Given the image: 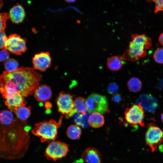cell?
I'll return each instance as SVG.
<instances>
[{
    "label": "cell",
    "instance_id": "6da1fadb",
    "mask_svg": "<svg viewBox=\"0 0 163 163\" xmlns=\"http://www.w3.org/2000/svg\"><path fill=\"white\" fill-rule=\"evenodd\" d=\"M41 79L40 74L31 68L4 71L0 75V92L5 100L15 93L27 97L34 94Z\"/></svg>",
    "mask_w": 163,
    "mask_h": 163
},
{
    "label": "cell",
    "instance_id": "7a4b0ae2",
    "mask_svg": "<svg viewBox=\"0 0 163 163\" xmlns=\"http://www.w3.org/2000/svg\"><path fill=\"white\" fill-rule=\"evenodd\" d=\"M28 132V129L14 125L0 126V158L6 160L22 158L29 146Z\"/></svg>",
    "mask_w": 163,
    "mask_h": 163
},
{
    "label": "cell",
    "instance_id": "3957f363",
    "mask_svg": "<svg viewBox=\"0 0 163 163\" xmlns=\"http://www.w3.org/2000/svg\"><path fill=\"white\" fill-rule=\"evenodd\" d=\"M132 41L128 49L123 53L126 61L135 62L145 57L146 51L152 45L151 38L143 34H134L131 35Z\"/></svg>",
    "mask_w": 163,
    "mask_h": 163
},
{
    "label": "cell",
    "instance_id": "277c9868",
    "mask_svg": "<svg viewBox=\"0 0 163 163\" xmlns=\"http://www.w3.org/2000/svg\"><path fill=\"white\" fill-rule=\"evenodd\" d=\"M62 118H60L58 122L51 120L37 123L32 132L34 135L40 138L42 142L55 140L58 137V129L61 126Z\"/></svg>",
    "mask_w": 163,
    "mask_h": 163
},
{
    "label": "cell",
    "instance_id": "5b68a950",
    "mask_svg": "<svg viewBox=\"0 0 163 163\" xmlns=\"http://www.w3.org/2000/svg\"><path fill=\"white\" fill-rule=\"evenodd\" d=\"M87 111L90 113L104 114L109 112L108 101L105 96L92 93L86 99Z\"/></svg>",
    "mask_w": 163,
    "mask_h": 163
},
{
    "label": "cell",
    "instance_id": "8992f818",
    "mask_svg": "<svg viewBox=\"0 0 163 163\" xmlns=\"http://www.w3.org/2000/svg\"><path fill=\"white\" fill-rule=\"evenodd\" d=\"M69 151L67 144L59 141L54 140L48 145L44 155L48 160L56 161L66 156Z\"/></svg>",
    "mask_w": 163,
    "mask_h": 163
},
{
    "label": "cell",
    "instance_id": "52a82bcc",
    "mask_svg": "<svg viewBox=\"0 0 163 163\" xmlns=\"http://www.w3.org/2000/svg\"><path fill=\"white\" fill-rule=\"evenodd\" d=\"M145 134L146 144L152 152L156 151L158 146L163 142V130L153 123L148 124Z\"/></svg>",
    "mask_w": 163,
    "mask_h": 163
},
{
    "label": "cell",
    "instance_id": "ba28073f",
    "mask_svg": "<svg viewBox=\"0 0 163 163\" xmlns=\"http://www.w3.org/2000/svg\"><path fill=\"white\" fill-rule=\"evenodd\" d=\"M73 98V95L70 93L62 91L56 100L58 111L67 118L72 117L76 112Z\"/></svg>",
    "mask_w": 163,
    "mask_h": 163
},
{
    "label": "cell",
    "instance_id": "9c48e42d",
    "mask_svg": "<svg viewBox=\"0 0 163 163\" xmlns=\"http://www.w3.org/2000/svg\"><path fill=\"white\" fill-rule=\"evenodd\" d=\"M3 49L12 54L21 55L27 50L26 40L18 35L12 34L8 37Z\"/></svg>",
    "mask_w": 163,
    "mask_h": 163
},
{
    "label": "cell",
    "instance_id": "30bf717a",
    "mask_svg": "<svg viewBox=\"0 0 163 163\" xmlns=\"http://www.w3.org/2000/svg\"><path fill=\"white\" fill-rule=\"evenodd\" d=\"M125 117L127 122L131 126L137 125L142 126H145L144 110L139 104H134L130 107L127 108L125 111Z\"/></svg>",
    "mask_w": 163,
    "mask_h": 163
},
{
    "label": "cell",
    "instance_id": "8fae6325",
    "mask_svg": "<svg viewBox=\"0 0 163 163\" xmlns=\"http://www.w3.org/2000/svg\"><path fill=\"white\" fill-rule=\"evenodd\" d=\"M52 59L48 52H41L35 54L32 62L34 69L41 72L46 71L51 64Z\"/></svg>",
    "mask_w": 163,
    "mask_h": 163
},
{
    "label": "cell",
    "instance_id": "7c38bea8",
    "mask_svg": "<svg viewBox=\"0 0 163 163\" xmlns=\"http://www.w3.org/2000/svg\"><path fill=\"white\" fill-rule=\"evenodd\" d=\"M136 102L144 110L150 113L154 112L158 106L156 98L149 94H141L137 99Z\"/></svg>",
    "mask_w": 163,
    "mask_h": 163
},
{
    "label": "cell",
    "instance_id": "4fadbf2b",
    "mask_svg": "<svg viewBox=\"0 0 163 163\" xmlns=\"http://www.w3.org/2000/svg\"><path fill=\"white\" fill-rule=\"evenodd\" d=\"M9 19L12 22L19 24L23 22L26 16V12L22 5L17 3L9 10Z\"/></svg>",
    "mask_w": 163,
    "mask_h": 163
},
{
    "label": "cell",
    "instance_id": "5bb4252c",
    "mask_svg": "<svg viewBox=\"0 0 163 163\" xmlns=\"http://www.w3.org/2000/svg\"><path fill=\"white\" fill-rule=\"evenodd\" d=\"M82 158L84 163H101L102 160L100 152L92 147H88L84 151Z\"/></svg>",
    "mask_w": 163,
    "mask_h": 163
},
{
    "label": "cell",
    "instance_id": "9a60e30c",
    "mask_svg": "<svg viewBox=\"0 0 163 163\" xmlns=\"http://www.w3.org/2000/svg\"><path fill=\"white\" fill-rule=\"evenodd\" d=\"M26 103L24 97L17 93L13 94L5 101V105L12 112L19 107L25 106Z\"/></svg>",
    "mask_w": 163,
    "mask_h": 163
},
{
    "label": "cell",
    "instance_id": "2e32d148",
    "mask_svg": "<svg viewBox=\"0 0 163 163\" xmlns=\"http://www.w3.org/2000/svg\"><path fill=\"white\" fill-rule=\"evenodd\" d=\"M34 94L37 101L44 103L48 101L51 98L52 93L51 88L49 86L41 85L36 88Z\"/></svg>",
    "mask_w": 163,
    "mask_h": 163
},
{
    "label": "cell",
    "instance_id": "e0dca14e",
    "mask_svg": "<svg viewBox=\"0 0 163 163\" xmlns=\"http://www.w3.org/2000/svg\"><path fill=\"white\" fill-rule=\"evenodd\" d=\"M125 61L123 54L113 56L108 58L107 62V66L110 70L117 71L120 70L123 66Z\"/></svg>",
    "mask_w": 163,
    "mask_h": 163
},
{
    "label": "cell",
    "instance_id": "ac0fdd59",
    "mask_svg": "<svg viewBox=\"0 0 163 163\" xmlns=\"http://www.w3.org/2000/svg\"><path fill=\"white\" fill-rule=\"evenodd\" d=\"M14 116L10 110H3L0 112V123L2 126L5 127L11 126L14 124Z\"/></svg>",
    "mask_w": 163,
    "mask_h": 163
},
{
    "label": "cell",
    "instance_id": "d6986e66",
    "mask_svg": "<svg viewBox=\"0 0 163 163\" xmlns=\"http://www.w3.org/2000/svg\"><path fill=\"white\" fill-rule=\"evenodd\" d=\"M89 124L94 128H99L104 124L105 121L104 116L97 113H94L89 116L88 119Z\"/></svg>",
    "mask_w": 163,
    "mask_h": 163
},
{
    "label": "cell",
    "instance_id": "ffe728a7",
    "mask_svg": "<svg viewBox=\"0 0 163 163\" xmlns=\"http://www.w3.org/2000/svg\"><path fill=\"white\" fill-rule=\"evenodd\" d=\"M86 100L84 97H78L74 101V108L76 112L83 115L86 114L87 111Z\"/></svg>",
    "mask_w": 163,
    "mask_h": 163
},
{
    "label": "cell",
    "instance_id": "44dd1931",
    "mask_svg": "<svg viewBox=\"0 0 163 163\" xmlns=\"http://www.w3.org/2000/svg\"><path fill=\"white\" fill-rule=\"evenodd\" d=\"M127 86L130 91L136 93L139 92L141 89L142 83L138 78L133 77L128 80L127 82Z\"/></svg>",
    "mask_w": 163,
    "mask_h": 163
},
{
    "label": "cell",
    "instance_id": "7402d4cb",
    "mask_svg": "<svg viewBox=\"0 0 163 163\" xmlns=\"http://www.w3.org/2000/svg\"><path fill=\"white\" fill-rule=\"evenodd\" d=\"M82 130L80 128L76 125L69 126L66 130V134L68 138L72 140L79 139L81 136Z\"/></svg>",
    "mask_w": 163,
    "mask_h": 163
},
{
    "label": "cell",
    "instance_id": "603a6c76",
    "mask_svg": "<svg viewBox=\"0 0 163 163\" xmlns=\"http://www.w3.org/2000/svg\"><path fill=\"white\" fill-rule=\"evenodd\" d=\"M13 112L15 113L19 119L24 121L26 120L30 117V107L24 106L17 108Z\"/></svg>",
    "mask_w": 163,
    "mask_h": 163
},
{
    "label": "cell",
    "instance_id": "cb8c5ba5",
    "mask_svg": "<svg viewBox=\"0 0 163 163\" xmlns=\"http://www.w3.org/2000/svg\"><path fill=\"white\" fill-rule=\"evenodd\" d=\"M19 63L18 62L14 59H10L7 60L4 64V67L6 71L12 72L18 69Z\"/></svg>",
    "mask_w": 163,
    "mask_h": 163
},
{
    "label": "cell",
    "instance_id": "d4e9b609",
    "mask_svg": "<svg viewBox=\"0 0 163 163\" xmlns=\"http://www.w3.org/2000/svg\"><path fill=\"white\" fill-rule=\"evenodd\" d=\"M153 56L155 62L159 64H163V48L157 49L154 53Z\"/></svg>",
    "mask_w": 163,
    "mask_h": 163
},
{
    "label": "cell",
    "instance_id": "484cf974",
    "mask_svg": "<svg viewBox=\"0 0 163 163\" xmlns=\"http://www.w3.org/2000/svg\"><path fill=\"white\" fill-rule=\"evenodd\" d=\"M9 19L8 13L6 12L0 13V31L4 30L6 27V23Z\"/></svg>",
    "mask_w": 163,
    "mask_h": 163
},
{
    "label": "cell",
    "instance_id": "4316f807",
    "mask_svg": "<svg viewBox=\"0 0 163 163\" xmlns=\"http://www.w3.org/2000/svg\"><path fill=\"white\" fill-rule=\"evenodd\" d=\"M7 38L5 31H0V49H3Z\"/></svg>",
    "mask_w": 163,
    "mask_h": 163
},
{
    "label": "cell",
    "instance_id": "83f0119b",
    "mask_svg": "<svg viewBox=\"0 0 163 163\" xmlns=\"http://www.w3.org/2000/svg\"><path fill=\"white\" fill-rule=\"evenodd\" d=\"M155 3V13L159 11H163V0H152Z\"/></svg>",
    "mask_w": 163,
    "mask_h": 163
},
{
    "label": "cell",
    "instance_id": "f1b7e54d",
    "mask_svg": "<svg viewBox=\"0 0 163 163\" xmlns=\"http://www.w3.org/2000/svg\"><path fill=\"white\" fill-rule=\"evenodd\" d=\"M119 87L118 85L114 83L109 84L107 87V91L110 94H113L116 93L118 90Z\"/></svg>",
    "mask_w": 163,
    "mask_h": 163
},
{
    "label": "cell",
    "instance_id": "f546056e",
    "mask_svg": "<svg viewBox=\"0 0 163 163\" xmlns=\"http://www.w3.org/2000/svg\"><path fill=\"white\" fill-rule=\"evenodd\" d=\"M9 53L3 49L0 51V62L7 60L9 57Z\"/></svg>",
    "mask_w": 163,
    "mask_h": 163
},
{
    "label": "cell",
    "instance_id": "4dcf8cb0",
    "mask_svg": "<svg viewBox=\"0 0 163 163\" xmlns=\"http://www.w3.org/2000/svg\"><path fill=\"white\" fill-rule=\"evenodd\" d=\"M121 100V96L118 94H114L112 97V100L115 103H119Z\"/></svg>",
    "mask_w": 163,
    "mask_h": 163
},
{
    "label": "cell",
    "instance_id": "1f68e13d",
    "mask_svg": "<svg viewBox=\"0 0 163 163\" xmlns=\"http://www.w3.org/2000/svg\"><path fill=\"white\" fill-rule=\"evenodd\" d=\"M158 40L160 44L163 46V33L161 34L159 36Z\"/></svg>",
    "mask_w": 163,
    "mask_h": 163
},
{
    "label": "cell",
    "instance_id": "d6a6232c",
    "mask_svg": "<svg viewBox=\"0 0 163 163\" xmlns=\"http://www.w3.org/2000/svg\"><path fill=\"white\" fill-rule=\"evenodd\" d=\"M66 2L68 3H73L75 2L77 0H64Z\"/></svg>",
    "mask_w": 163,
    "mask_h": 163
},
{
    "label": "cell",
    "instance_id": "836d02e7",
    "mask_svg": "<svg viewBox=\"0 0 163 163\" xmlns=\"http://www.w3.org/2000/svg\"><path fill=\"white\" fill-rule=\"evenodd\" d=\"M4 3L2 0H0V10L3 6Z\"/></svg>",
    "mask_w": 163,
    "mask_h": 163
},
{
    "label": "cell",
    "instance_id": "e575fe53",
    "mask_svg": "<svg viewBox=\"0 0 163 163\" xmlns=\"http://www.w3.org/2000/svg\"><path fill=\"white\" fill-rule=\"evenodd\" d=\"M159 149L160 150V151H161L163 152V145L159 147Z\"/></svg>",
    "mask_w": 163,
    "mask_h": 163
},
{
    "label": "cell",
    "instance_id": "d590c367",
    "mask_svg": "<svg viewBox=\"0 0 163 163\" xmlns=\"http://www.w3.org/2000/svg\"><path fill=\"white\" fill-rule=\"evenodd\" d=\"M161 120L162 122L163 123V113L161 115Z\"/></svg>",
    "mask_w": 163,
    "mask_h": 163
}]
</instances>
